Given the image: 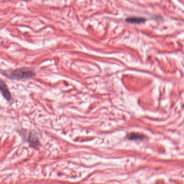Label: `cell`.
Wrapping results in <instances>:
<instances>
[{
  "label": "cell",
  "instance_id": "1",
  "mask_svg": "<svg viewBox=\"0 0 184 184\" xmlns=\"http://www.w3.org/2000/svg\"><path fill=\"white\" fill-rule=\"evenodd\" d=\"M5 76L12 80H26L33 78L36 74L34 70L28 68L22 67L12 70L9 72L5 71Z\"/></svg>",
  "mask_w": 184,
  "mask_h": 184
},
{
  "label": "cell",
  "instance_id": "2",
  "mask_svg": "<svg viewBox=\"0 0 184 184\" xmlns=\"http://www.w3.org/2000/svg\"><path fill=\"white\" fill-rule=\"evenodd\" d=\"M27 139L26 141L29 144L30 146L33 148H36L40 146V140L38 138V136L36 134V132L33 131H30L28 134V137H27Z\"/></svg>",
  "mask_w": 184,
  "mask_h": 184
},
{
  "label": "cell",
  "instance_id": "3",
  "mask_svg": "<svg viewBox=\"0 0 184 184\" xmlns=\"http://www.w3.org/2000/svg\"><path fill=\"white\" fill-rule=\"evenodd\" d=\"M0 92L2 94L3 97L7 100L8 102H10L12 100V93L8 87L7 85L3 81L0 79Z\"/></svg>",
  "mask_w": 184,
  "mask_h": 184
},
{
  "label": "cell",
  "instance_id": "4",
  "mask_svg": "<svg viewBox=\"0 0 184 184\" xmlns=\"http://www.w3.org/2000/svg\"><path fill=\"white\" fill-rule=\"evenodd\" d=\"M127 22L130 23H136V24H139V23H144L146 21V19L143 17H131L127 18L126 19Z\"/></svg>",
  "mask_w": 184,
  "mask_h": 184
},
{
  "label": "cell",
  "instance_id": "5",
  "mask_svg": "<svg viewBox=\"0 0 184 184\" xmlns=\"http://www.w3.org/2000/svg\"><path fill=\"white\" fill-rule=\"evenodd\" d=\"M127 138L131 140H141L144 138V137L141 134L131 132L127 135Z\"/></svg>",
  "mask_w": 184,
  "mask_h": 184
}]
</instances>
